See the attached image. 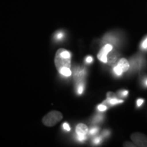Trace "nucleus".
<instances>
[{"label":"nucleus","mask_w":147,"mask_h":147,"mask_svg":"<svg viewBox=\"0 0 147 147\" xmlns=\"http://www.w3.org/2000/svg\"><path fill=\"white\" fill-rule=\"evenodd\" d=\"M55 65L60 74L66 77L70 76L71 75L70 53L64 49L57 50L55 57Z\"/></svg>","instance_id":"nucleus-1"},{"label":"nucleus","mask_w":147,"mask_h":147,"mask_svg":"<svg viewBox=\"0 0 147 147\" xmlns=\"http://www.w3.org/2000/svg\"><path fill=\"white\" fill-rule=\"evenodd\" d=\"M63 119V115L60 112L53 110L49 112L42 119V123L46 126L53 127Z\"/></svg>","instance_id":"nucleus-2"},{"label":"nucleus","mask_w":147,"mask_h":147,"mask_svg":"<svg viewBox=\"0 0 147 147\" xmlns=\"http://www.w3.org/2000/svg\"><path fill=\"white\" fill-rule=\"evenodd\" d=\"M129 69V63L125 58L120 59L117 65L113 67V70L117 76H121L123 73L125 72Z\"/></svg>","instance_id":"nucleus-3"},{"label":"nucleus","mask_w":147,"mask_h":147,"mask_svg":"<svg viewBox=\"0 0 147 147\" xmlns=\"http://www.w3.org/2000/svg\"><path fill=\"white\" fill-rule=\"evenodd\" d=\"M131 139L136 146L147 147V136L144 134L136 132L131 134Z\"/></svg>","instance_id":"nucleus-4"},{"label":"nucleus","mask_w":147,"mask_h":147,"mask_svg":"<svg viewBox=\"0 0 147 147\" xmlns=\"http://www.w3.org/2000/svg\"><path fill=\"white\" fill-rule=\"evenodd\" d=\"M88 127L86 125L83 123H79L76 126V133L77 136H78V140L79 141H83L87 139V136L88 134Z\"/></svg>","instance_id":"nucleus-5"},{"label":"nucleus","mask_w":147,"mask_h":147,"mask_svg":"<svg viewBox=\"0 0 147 147\" xmlns=\"http://www.w3.org/2000/svg\"><path fill=\"white\" fill-rule=\"evenodd\" d=\"M106 57H107V61H106V63H107L110 66H112V67H113L117 65V63H118L119 60V54L116 50L112 49V50L108 53Z\"/></svg>","instance_id":"nucleus-6"},{"label":"nucleus","mask_w":147,"mask_h":147,"mask_svg":"<svg viewBox=\"0 0 147 147\" xmlns=\"http://www.w3.org/2000/svg\"><path fill=\"white\" fill-rule=\"evenodd\" d=\"M113 49V46L111 45H106L101 49L98 55H97V58L98 59L103 62V63H106L107 61V55L110 51Z\"/></svg>","instance_id":"nucleus-7"},{"label":"nucleus","mask_w":147,"mask_h":147,"mask_svg":"<svg viewBox=\"0 0 147 147\" xmlns=\"http://www.w3.org/2000/svg\"><path fill=\"white\" fill-rule=\"evenodd\" d=\"M123 101L122 100H118L117 97H107V100H106V103L111 104V105H115V104H119V103H123Z\"/></svg>","instance_id":"nucleus-8"},{"label":"nucleus","mask_w":147,"mask_h":147,"mask_svg":"<svg viewBox=\"0 0 147 147\" xmlns=\"http://www.w3.org/2000/svg\"><path fill=\"white\" fill-rule=\"evenodd\" d=\"M98 128L97 127H93L91 129L89 130V131H88V133H89L90 135H94V134H96L97 133V131H98Z\"/></svg>","instance_id":"nucleus-9"},{"label":"nucleus","mask_w":147,"mask_h":147,"mask_svg":"<svg viewBox=\"0 0 147 147\" xmlns=\"http://www.w3.org/2000/svg\"><path fill=\"white\" fill-rule=\"evenodd\" d=\"M98 110L100 111H105V110L107 109V107H106V105H104V104H100V105L98 106Z\"/></svg>","instance_id":"nucleus-10"},{"label":"nucleus","mask_w":147,"mask_h":147,"mask_svg":"<svg viewBox=\"0 0 147 147\" xmlns=\"http://www.w3.org/2000/svg\"><path fill=\"white\" fill-rule=\"evenodd\" d=\"M83 89H84V87H83V85H82V84H80V85L78 86V94H82V92H83Z\"/></svg>","instance_id":"nucleus-11"},{"label":"nucleus","mask_w":147,"mask_h":147,"mask_svg":"<svg viewBox=\"0 0 147 147\" xmlns=\"http://www.w3.org/2000/svg\"><path fill=\"white\" fill-rule=\"evenodd\" d=\"M63 127L65 130H66V131H70V127H69V125L67 123H64L63 125Z\"/></svg>","instance_id":"nucleus-12"},{"label":"nucleus","mask_w":147,"mask_h":147,"mask_svg":"<svg viewBox=\"0 0 147 147\" xmlns=\"http://www.w3.org/2000/svg\"><path fill=\"white\" fill-rule=\"evenodd\" d=\"M142 48L144 49H147V37L144 39V42H142Z\"/></svg>","instance_id":"nucleus-13"},{"label":"nucleus","mask_w":147,"mask_h":147,"mask_svg":"<svg viewBox=\"0 0 147 147\" xmlns=\"http://www.w3.org/2000/svg\"><path fill=\"white\" fill-rule=\"evenodd\" d=\"M63 33H62V32H59V33H57V34H56V38L57 40H61L62 38H63Z\"/></svg>","instance_id":"nucleus-14"},{"label":"nucleus","mask_w":147,"mask_h":147,"mask_svg":"<svg viewBox=\"0 0 147 147\" xmlns=\"http://www.w3.org/2000/svg\"><path fill=\"white\" fill-rule=\"evenodd\" d=\"M143 103H144V100H143V99H138V100H137V106H140Z\"/></svg>","instance_id":"nucleus-15"},{"label":"nucleus","mask_w":147,"mask_h":147,"mask_svg":"<svg viewBox=\"0 0 147 147\" xmlns=\"http://www.w3.org/2000/svg\"><path fill=\"white\" fill-rule=\"evenodd\" d=\"M123 146H133V147L136 146V145H134V144H131V143L128 142H125L124 144H123Z\"/></svg>","instance_id":"nucleus-16"},{"label":"nucleus","mask_w":147,"mask_h":147,"mask_svg":"<svg viewBox=\"0 0 147 147\" xmlns=\"http://www.w3.org/2000/svg\"><path fill=\"white\" fill-rule=\"evenodd\" d=\"M100 141H101V138L99 137V138H95L94 140H93V142H94L95 144H97L100 142Z\"/></svg>","instance_id":"nucleus-17"},{"label":"nucleus","mask_w":147,"mask_h":147,"mask_svg":"<svg viewBox=\"0 0 147 147\" xmlns=\"http://www.w3.org/2000/svg\"><path fill=\"white\" fill-rule=\"evenodd\" d=\"M93 61V58L91 57H87V58H86V62L88 63H91V62Z\"/></svg>","instance_id":"nucleus-18"},{"label":"nucleus","mask_w":147,"mask_h":147,"mask_svg":"<svg viewBox=\"0 0 147 147\" xmlns=\"http://www.w3.org/2000/svg\"><path fill=\"white\" fill-rule=\"evenodd\" d=\"M127 93H128V91H127V90H125V91H123L121 93V95H122V96H126V95H127Z\"/></svg>","instance_id":"nucleus-19"},{"label":"nucleus","mask_w":147,"mask_h":147,"mask_svg":"<svg viewBox=\"0 0 147 147\" xmlns=\"http://www.w3.org/2000/svg\"><path fill=\"white\" fill-rule=\"evenodd\" d=\"M144 84H145V85H146V87H147V79H146V80H145V82H144Z\"/></svg>","instance_id":"nucleus-20"}]
</instances>
